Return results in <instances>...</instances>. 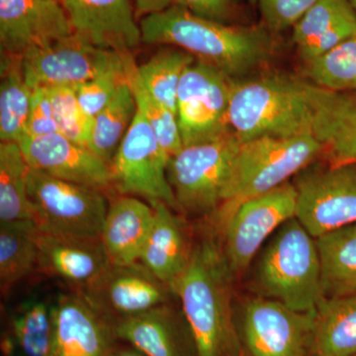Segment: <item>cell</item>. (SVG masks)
<instances>
[{"label":"cell","instance_id":"cell-1","mask_svg":"<svg viewBox=\"0 0 356 356\" xmlns=\"http://www.w3.org/2000/svg\"><path fill=\"white\" fill-rule=\"evenodd\" d=\"M140 28L143 43L178 47L235 79L267 64L275 49L271 32L264 24L217 22L175 4L144 16Z\"/></svg>","mask_w":356,"mask_h":356},{"label":"cell","instance_id":"cell-2","mask_svg":"<svg viewBox=\"0 0 356 356\" xmlns=\"http://www.w3.org/2000/svg\"><path fill=\"white\" fill-rule=\"evenodd\" d=\"M232 277L222 248L215 241L204 240L193 247L188 266L173 284L197 356H240Z\"/></svg>","mask_w":356,"mask_h":356},{"label":"cell","instance_id":"cell-3","mask_svg":"<svg viewBox=\"0 0 356 356\" xmlns=\"http://www.w3.org/2000/svg\"><path fill=\"white\" fill-rule=\"evenodd\" d=\"M304 83L286 74L233 79L229 107L232 132L242 142L266 136L313 134V113Z\"/></svg>","mask_w":356,"mask_h":356},{"label":"cell","instance_id":"cell-4","mask_svg":"<svg viewBox=\"0 0 356 356\" xmlns=\"http://www.w3.org/2000/svg\"><path fill=\"white\" fill-rule=\"evenodd\" d=\"M262 297L300 313H315L324 298L317 241L296 219L274 234L257 269Z\"/></svg>","mask_w":356,"mask_h":356},{"label":"cell","instance_id":"cell-5","mask_svg":"<svg viewBox=\"0 0 356 356\" xmlns=\"http://www.w3.org/2000/svg\"><path fill=\"white\" fill-rule=\"evenodd\" d=\"M324 154L313 135L255 138L241 143L220 206V221L248 199L277 188Z\"/></svg>","mask_w":356,"mask_h":356},{"label":"cell","instance_id":"cell-6","mask_svg":"<svg viewBox=\"0 0 356 356\" xmlns=\"http://www.w3.org/2000/svg\"><path fill=\"white\" fill-rule=\"evenodd\" d=\"M28 200L37 228L55 235L100 238L108 203L102 189L29 168Z\"/></svg>","mask_w":356,"mask_h":356},{"label":"cell","instance_id":"cell-7","mask_svg":"<svg viewBox=\"0 0 356 356\" xmlns=\"http://www.w3.org/2000/svg\"><path fill=\"white\" fill-rule=\"evenodd\" d=\"M241 143L235 133L229 132L216 140L184 146L170 158L168 181L178 210L205 215L219 209Z\"/></svg>","mask_w":356,"mask_h":356},{"label":"cell","instance_id":"cell-8","mask_svg":"<svg viewBox=\"0 0 356 356\" xmlns=\"http://www.w3.org/2000/svg\"><path fill=\"white\" fill-rule=\"evenodd\" d=\"M133 60L130 53L100 48L74 33L26 51L21 67L26 83L35 90L76 88L110 70L126 69Z\"/></svg>","mask_w":356,"mask_h":356},{"label":"cell","instance_id":"cell-9","mask_svg":"<svg viewBox=\"0 0 356 356\" xmlns=\"http://www.w3.org/2000/svg\"><path fill=\"white\" fill-rule=\"evenodd\" d=\"M296 219L315 238L356 222V163H312L294 177Z\"/></svg>","mask_w":356,"mask_h":356},{"label":"cell","instance_id":"cell-10","mask_svg":"<svg viewBox=\"0 0 356 356\" xmlns=\"http://www.w3.org/2000/svg\"><path fill=\"white\" fill-rule=\"evenodd\" d=\"M232 81L222 70L202 60H194L184 70L177 90V120L184 147L232 132Z\"/></svg>","mask_w":356,"mask_h":356},{"label":"cell","instance_id":"cell-11","mask_svg":"<svg viewBox=\"0 0 356 356\" xmlns=\"http://www.w3.org/2000/svg\"><path fill=\"white\" fill-rule=\"evenodd\" d=\"M165 153L139 109L110 165L112 185L124 195H138L149 203H165L177 209Z\"/></svg>","mask_w":356,"mask_h":356},{"label":"cell","instance_id":"cell-12","mask_svg":"<svg viewBox=\"0 0 356 356\" xmlns=\"http://www.w3.org/2000/svg\"><path fill=\"white\" fill-rule=\"evenodd\" d=\"M297 194L292 182L248 199L220 221L224 254L235 276L247 270L264 242L288 220L296 217Z\"/></svg>","mask_w":356,"mask_h":356},{"label":"cell","instance_id":"cell-13","mask_svg":"<svg viewBox=\"0 0 356 356\" xmlns=\"http://www.w3.org/2000/svg\"><path fill=\"white\" fill-rule=\"evenodd\" d=\"M315 313H300L275 300H250L243 337L250 356H308Z\"/></svg>","mask_w":356,"mask_h":356},{"label":"cell","instance_id":"cell-14","mask_svg":"<svg viewBox=\"0 0 356 356\" xmlns=\"http://www.w3.org/2000/svg\"><path fill=\"white\" fill-rule=\"evenodd\" d=\"M81 294L113 324L170 301L172 288L158 280L140 262L108 268Z\"/></svg>","mask_w":356,"mask_h":356},{"label":"cell","instance_id":"cell-15","mask_svg":"<svg viewBox=\"0 0 356 356\" xmlns=\"http://www.w3.org/2000/svg\"><path fill=\"white\" fill-rule=\"evenodd\" d=\"M74 34L58 0H0L1 56L22 58L26 51Z\"/></svg>","mask_w":356,"mask_h":356},{"label":"cell","instance_id":"cell-16","mask_svg":"<svg viewBox=\"0 0 356 356\" xmlns=\"http://www.w3.org/2000/svg\"><path fill=\"white\" fill-rule=\"evenodd\" d=\"M55 336L51 356H110L114 324L81 293L58 296L53 304Z\"/></svg>","mask_w":356,"mask_h":356},{"label":"cell","instance_id":"cell-17","mask_svg":"<svg viewBox=\"0 0 356 356\" xmlns=\"http://www.w3.org/2000/svg\"><path fill=\"white\" fill-rule=\"evenodd\" d=\"M18 144L28 165L34 170L99 189L112 185L109 165L88 147L79 146L60 133L25 136Z\"/></svg>","mask_w":356,"mask_h":356},{"label":"cell","instance_id":"cell-18","mask_svg":"<svg viewBox=\"0 0 356 356\" xmlns=\"http://www.w3.org/2000/svg\"><path fill=\"white\" fill-rule=\"evenodd\" d=\"M74 34L100 47L131 53L142 42L129 0H63Z\"/></svg>","mask_w":356,"mask_h":356},{"label":"cell","instance_id":"cell-19","mask_svg":"<svg viewBox=\"0 0 356 356\" xmlns=\"http://www.w3.org/2000/svg\"><path fill=\"white\" fill-rule=\"evenodd\" d=\"M312 133L331 163H356V92H334L305 81Z\"/></svg>","mask_w":356,"mask_h":356},{"label":"cell","instance_id":"cell-20","mask_svg":"<svg viewBox=\"0 0 356 356\" xmlns=\"http://www.w3.org/2000/svg\"><path fill=\"white\" fill-rule=\"evenodd\" d=\"M114 330L117 339L147 356H197L184 314L168 304L118 321Z\"/></svg>","mask_w":356,"mask_h":356},{"label":"cell","instance_id":"cell-21","mask_svg":"<svg viewBox=\"0 0 356 356\" xmlns=\"http://www.w3.org/2000/svg\"><path fill=\"white\" fill-rule=\"evenodd\" d=\"M38 247V269L81 290L111 264L100 238L55 235L39 229Z\"/></svg>","mask_w":356,"mask_h":356},{"label":"cell","instance_id":"cell-22","mask_svg":"<svg viewBox=\"0 0 356 356\" xmlns=\"http://www.w3.org/2000/svg\"><path fill=\"white\" fill-rule=\"evenodd\" d=\"M149 205L154 208V221L140 262L172 288L188 266L193 247L184 220L172 207L159 201Z\"/></svg>","mask_w":356,"mask_h":356},{"label":"cell","instance_id":"cell-23","mask_svg":"<svg viewBox=\"0 0 356 356\" xmlns=\"http://www.w3.org/2000/svg\"><path fill=\"white\" fill-rule=\"evenodd\" d=\"M154 221L153 206L139 199L124 196L110 204L100 240L111 264L139 262Z\"/></svg>","mask_w":356,"mask_h":356},{"label":"cell","instance_id":"cell-24","mask_svg":"<svg viewBox=\"0 0 356 356\" xmlns=\"http://www.w3.org/2000/svg\"><path fill=\"white\" fill-rule=\"evenodd\" d=\"M356 36V14L348 0H320L292 28L303 62Z\"/></svg>","mask_w":356,"mask_h":356},{"label":"cell","instance_id":"cell-25","mask_svg":"<svg viewBox=\"0 0 356 356\" xmlns=\"http://www.w3.org/2000/svg\"><path fill=\"white\" fill-rule=\"evenodd\" d=\"M54 336L53 304L27 300L9 316L2 350L6 356H51Z\"/></svg>","mask_w":356,"mask_h":356},{"label":"cell","instance_id":"cell-26","mask_svg":"<svg viewBox=\"0 0 356 356\" xmlns=\"http://www.w3.org/2000/svg\"><path fill=\"white\" fill-rule=\"evenodd\" d=\"M356 353V293L323 298L315 312L308 356Z\"/></svg>","mask_w":356,"mask_h":356},{"label":"cell","instance_id":"cell-27","mask_svg":"<svg viewBox=\"0 0 356 356\" xmlns=\"http://www.w3.org/2000/svg\"><path fill=\"white\" fill-rule=\"evenodd\" d=\"M324 298L356 293V222L316 238Z\"/></svg>","mask_w":356,"mask_h":356},{"label":"cell","instance_id":"cell-28","mask_svg":"<svg viewBox=\"0 0 356 356\" xmlns=\"http://www.w3.org/2000/svg\"><path fill=\"white\" fill-rule=\"evenodd\" d=\"M39 229L31 220L0 222V287L2 295L39 266Z\"/></svg>","mask_w":356,"mask_h":356},{"label":"cell","instance_id":"cell-29","mask_svg":"<svg viewBox=\"0 0 356 356\" xmlns=\"http://www.w3.org/2000/svg\"><path fill=\"white\" fill-rule=\"evenodd\" d=\"M33 90L26 83L21 58L1 56L0 140L19 143L26 135Z\"/></svg>","mask_w":356,"mask_h":356},{"label":"cell","instance_id":"cell-30","mask_svg":"<svg viewBox=\"0 0 356 356\" xmlns=\"http://www.w3.org/2000/svg\"><path fill=\"white\" fill-rule=\"evenodd\" d=\"M137 109L133 89L127 83L120 86L111 102L93 118L88 149L109 168Z\"/></svg>","mask_w":356,"mask_h":356},{"label":"cell","instance_id":"cell-31","mask_svg":"<svg viewBox=\"0 0 356 356\" xmlns=\"http://www.w3.org/2000/svg\"><path fill=\"white\" fill-rule=\"evenodd\" d=\"M29 168L18 143H0V222L32 221L27 192Z\"/></svg>","mask_w":356,"mask_h":356},{"label":"cell","instance_id":"cell-32","mask_svg":"<svg viewBox=\"0 0 356 356\" xmlns=\"http://www.w3.org/2000/svg\"><path fill=\"white\" fill-rule=\"evenodd\" d=\"M196 58L184 50L159 51L137 65L138 76L154 99L177 116V90L184 70Z\"/></svg>","mask_w":356,"mask_h":356},{"label":"cell","instance_id":"cell-33","mask_svg":"<svg viewBox=\"0 0 356 356\" xmlns=\"http://www.w3.org/2000/svg\"><path fill=\"white\" fill-rule=\"evenodd\" d=\"M310 83L334 92H356V36L304 62Z\"/></svg>","mask_w":356,"mask_h":356},{"label":"cell","instance_id":"cell-34","mask_svg":"<svg viewBox=\"0 0 356 356\" xmlns=\"http://www.w3.org/2000/svg\"><path fill=\"white\" fill-rule=\"evenodd\" d=\"M129 83L133 89L138 109L154 131L159 145L165 153L172 158L179 153L184 147L179 124L177 114L154 99L140 81L137 72V65H134L129 74Z\"/></svg>","mask_w":356,"mask_h":356},{"label":"cell","instance_id":"cell-35","mask_svg":"<svg viewBox=\"0 0 356 356\" xmlns=\"http://www.w3.org/2000/svg\"><path fill=\"white\" fill-rule=\"evenodd\" d=\"M57 122L58 133L79 146L88 147L93 118L86 113L77 98L76 88L47 89Z\"/></svg>","mask_w":356,"mask_h":356},{"label":"cell","instance_id":"cell-36","mask_svg":"<svg viewBox=\"0 0 356 356\" xmlns=\"http://www.w3.org/2000/svg\"><path fill=\"white\" fill-rule=\"evenodd\" d=\"M134 65L133 60L126 69L110 70L76 86L77 98L86 114L95 118L111 102L120 86L129 83V74Z\"/></svg>","mask_w":356,"mask_h":356},{"label":"cell","instance_id":"cell-37","mask_svg":"<svg viewBox=\"0 0 356 356\" xmlns=\"http://www.w3.org/2000/svg\"><path fill=\"white\" fill-rule=\"evenodd\" d=\"M320 0H259L264 24L271 33H280L293 26Z\"/></svg>","mask_w":356,"mask_h":356},{"label":"cell","instance_id":"cell-38","mask_svg":"<svg viewBox=\"0 0 356 356\" xmlns=\"http://www.w3.org/2000/svg\"><path fill=\"white\" fill-rule=\"evenodd\" d=\"M54 133H58V129L48 91L43 88L35 89L32 93L31 109L25 136L39 137Z\"/></svg>","mask_w":356,"mask_h":356},{"label":"cell","instance_id":"cell-39","mask_svg":"<svg viewBox=\"0 0 356 356\" xmlns=\"http://www.w3.org/2000/svg\"><path fill=\"white\" fill-rule=\"evenodd\" d=\"M172 4L206 19L227 24L234 16L233 0H173Z\"/></svg>","mask_w":356,"mask_h":356},{"label":"cell","instance_id":"cell-40","mask_svg":"<svg viewBox=\"0 0 356 356\" xmlns=\"http://www.w3.org/2000/svg\"><path fill=\"white\" fill-rule=\"evenodd\" d=\"M173 0H136L138 13L147 16L161 13L172 6Z\"/></svg>","mask_w":356,"mask_h":356},{"label":"cell","instance_id":"cell-41","mask_svg":"<svg viewBox=\"0 0 356 356\" xmlns=\"http://www.w3.org/2000/svg\"><path fill=\"white\" fill-rule=\"evenodd\" d=\"M110 356H147L135 348H115Z\"/></svg>","mask_w":356,"mask_h":356},{"label":"cell","instance_id":"cell-42","mask_svg":"<svg viewBox=\"0 0 356 356\" xmlns=\"http://www.w3.org/2000/svg\"><path fill=\"white\" fill-rule=\"evenodd\" d=\"M245 1H247L248 3H250V6H257V2H259V0H245Z\"/></svg>","mask_w":356,"mask_h":356},{"label":"cell","instance_id":"cell-43","mask_svg":"<svg viewBox=\"0 0 356 356\" xmlns=\"http://www.w3.org/2000/svg\"><path fill=\"white\" fill-rule=\"evenodd\" d=\"M350 1V6H353V10L356 14V0H348Z\"/></svg>","mask_w":356,"mask_h":356},{"label":"cell","instance_id":"cell-44","mask_svg":"<svg viewBox=\"0 0 356 356\" xmlns=\"http://www.w3.org/2000/svg\"><path fill=\"white\" fill-rule=\"evenodd\" d=\"M58 1H60V3H62L63 0H58Z\"/></svg>","mask_w":356,"mask_h":356},{"label":"cell","instance_id":"cell-45","mask_svg":"<svg viewBox=\"0 0 356 356\" xmlns=\"http://www.w3.org/2000/svg\"><path fill=\"white\" fill-rule=\"evenodd\" d=\"M351 356H356V353H355V355H351Z\"/></svg>","mask_w":356,"mask_h":356}]
</instances>
